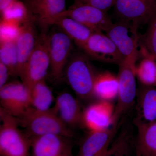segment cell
<instances>
[{
    "label": "cell",
    "instance_id": "6da1fadb",
    "mask_svg": "<svg viewBox=\"0 0 156 156\" xmlns=\"http://www.w3.org/2000/svg\"><path fill=\"white\" fill-rule=\"evenodd\" d=\"M16 118L19 125L25 128L28 136L31 137L50 134L68 138L73 136V131L53 108L40 110L30 107Z\"/></svg>",
    "mask_w": 156,
    "mask_h": 156
},
{
    "label": "cell",
    "instance_id": "7a4b0ae2",
    "mask_svg": "<svg viewBox=\"0 0 156 156\" xmlns=\"http://www.w3.org/2000/svg\"><path fill=\"white\" fill-rule=\"evenodd\" d=\"M0 119L1 156H29L30 139L20 130L17 118L1 108Z\"/></svg>",
    "mask_w": 156,
    "mask_h": 156
},
{
    "label": "cell",
    "instance_id": "3957f363",
    "mask_svg": "<svg viewBox=\"0 0 156 156\" xmlns=\"http://www.w3.org/2000/svg\"><path fill=\"white\" fill-rule=\"evenodd\" d=\"M70 87L78 96L88 99L94 96L93 87L96 74L89 59L82 54L73 56L65 68Z\"/></svg>",
    "mask_w": 156,
    "mask_h": 156
},
{
    "label": "cell",
    "instance_id": "277c9868",
    "mask_svg": "<svg viewBox=\"0 0 156 156\" xmlns=\"http://www.w3.org/2000/svg\"><path fill=\"white\" fill-rule=\"evenodd\" d=\"M136 63L124 59L119 65L118 101L115 108L113 125H118L122 117L134 105L136 92Z\"/></svg>",
    "mask_w": 156,
    "mask_h": 156
},
{
    "label": "cell",
    "instance_id": "5b68a950",
    "mask_svg": "<svg viewBox=\"0 0 156 156\" xmlns=\"http://www.w3.org/2000/svg\"><path fill=\"white\" fill-rule=\"evenodd\" d=\"M50 66L48 35L43 34L37 38L36 43L21 76L22 82L30 90L40 81L45 80Z\"/></svg>",
    "mask_w": 156,
    "mask_h": 156
},
{
    "label": "cell",
    "instance_id": "8992f818",
    "mask_svg": "<svg viewBox=\"0 0 156 156\" xmlns=\"http://www.w3.org/2000/svg\"><path fill=\"white\" fill-rule=\"evenodd\" d=\"M137 27L136 23L122 20L113 23L106 32L124 59L134 63L138 56Z\"/></svg>",
    "mask_w": 156,
    "mask_h": 156
},
{
    "label": "cell",
    "instance_id": "52a82bcc",
    "mask_svg": "<svg viewBox=\"0 0 156 156\" xmlns=\"http://www.w3.org/2000/svg\"><path fill=\"white\" fill-rule=\"evenodd\" d=\"M50 74L54 80H60L68 63L73 48V41L62 31L48 35Z\"/></svg>",
    "mask_w": 156,
    "mask_h": 156
},
{
    "label": "cell",
    "instance_id": "ba28073f",
    "mask_svg": "<svg viewBox=\"0 0 156 156\" xmlns=\"http://www.w3.org/2000/svg\"><path fill=\"white\" fill-rule=\"evenodd\" d=\"M1 108L13 116H20L31 105L30 90L21 82L6 83L0 89Z\"/></svg>",
    "mask_w": 156,
    "mask_h": 156
},
{
    "label": "cell",
    "instance_id": "9c48e42d",
    "mask_svg": "<svg viewBox=\"0 0 156 156\" xmlns=\"http://www.w3.org/2000/svg\"><path fill=\"white\" fill-rule=\"evenodd\" d=\"M58 16L70 17L93 32L106 33L113 24L111 19L105 11L78 3H74Z\"/></svg>",
    "mask_w": 156,
    "mask_h": 156
},
{
    "label": "cell",
    "instance_id": "30bf717a",
    "mask_svg": "<svg viewBox=\"0 0 156 156\" xmlns=\"http://www.w3.org/2000/svg\"><path fill=\"white\" fill-rule=\"evenodd\" d=\"M82 50L95 60L119 65L124 60L122 55L106 34L93 32Z\"/></svg>",
    "mask_w": 156,
    "mask_h": 156
},
{
    "label": "cell",
    "instance_id": "8fae6325",
    "mask_svg": "<svg viewBox=\"0 0 156 156\" xmlns=\"http://www.w3.org/2000/svg\"><path fill=\"white\" fill-rule=\"evenodd\" d=\"M114 7L122 20L138 26L148 23L156 15V0H116Z\"/></svg>",
    "mask_w": 156,
    "mask_h": 156
},
{
    "label": "cell",
    "instance_id": "7c38bea8",
    "mask_svg": "<svg viewBox=\"0 0 156 156\" xmlns=\"http://www.w3.org/2000/svg\"><path fill=\"white\" fill-rule=\"evenodd\" d=\"M68 137L56 134H47L31 137L32 156H66L72 154Z\"/></svg>",
    "mask_w": 156,
    "mask_h": 156
},
{
    "label": "cell",
    "instance_id": "4fadbf2b",
    "mask_svg": "<svg viewBox=\"0 0 156 156\" xmlns=\"http://www.w3.org/2000/svg\"><path fill=\"white\" fill-rule=\"evenodd\" d=\"M23 3L30 17L43 28L66 10V0H23Z\"/></svg>",
    "mask_w": 156,
    "mask_h": 156
},
{
    "label": "cell",
    "instance_id": "5bb4252c",
    "mask_svg": "<svg viewBox=\"0 0 156 156\" xmlns=\"http://www.w3.org/2000/svg\"><path fill=\"white\" fill-rule=\"evenodd\" d=\"M114 110L109 101H101L92 104L83 112L82 122L90 131L107 129L113 126Z\"/></svg>",
    "mask_w": 156,
    "mask_h": 156
},
{
    "label": "cell",
    "instance_id": "9a60e30c",
    "mask_svg": "<svg viewBox=\"0 0 156 156\" xmlns=\"http://www.w3.org/2000/svg\"><path fill=\"white\" fill-rule=\"evenodd\" d=\"M31 17L21 26L19 36L15 41L18 61V74L21 77L30 56L33 51L37 38Z\"/></svg>",
    "mask_w": 156,
    "mask_h": 156
},
{
    "label": "cell",
    "instance_id": "2e32d148",
    "mask_svg": "<svg viewBox=\"0 0 156 156\" xmlns=\"http://www.w3.org/2000/svg\"><path fill=\"white\" fill-rule=\"evenodd\" d=\"M137 128L135 145L136 156H156V120L144 122L135 119Z\"/></svg>",
    "mask_w": 156,
    "mask_h": 156
},
{
    "label": "cell",
    "instance_id": "e0dca14e",
    "mask_svg": "<svg viewBox=\"0 0 156 156\" xmlns=\"http://www.w3.org/2000/svg\"><path fill=\"white\" fill-rule=\"evenodd\" d=\"M118 125L101 131H90L81 143L79 156L94 155L110 145Z\"/></svg>",
    "mask_w": 156,
    "mask_h": 156
},
{
    "label": "cell",
    "instance_id": "ac0fdd59",
    "mask_svg": "<svg viewBox=\"0 0 156 156\" xmlns=\"http://www.w3.org/2000/svg\"><path fill=\"white\" fill-rule=\"evenodd\" d=\"M53 108L68 127H74L82 122L83 112L80 104L68 92H63L57 96Z\"/></svg>",
    "mask_w": 156,
    "mask_h": 156
},
{
    "label": "cell",
    "instance_id": "d6986e66",
    "mask_svg": "<svg viewBox=\"0 0 156 156\" xmlns=\"http://www.w3.org/2000/svg\"><path fill=\"white\" fill-rule=\"evenodd\" d=\"M56 25L82 49L93 31L70 17L58 16L51 20L49 26Z\"/></svg>",
    "mask_w": 156,
    "mask_h": 156
},
{
    "label": "cell",
    "instance_id": "ffe728a7",
    "mask_svg": "<svg viewBox=\"0 0 156 156\" xmlns=\"http://www.w3.org/2000/svg\"><path fill=\"white\" fill-rule=\"evenodd\" d=\"M137 116L136 118L144 122L156 120V89L143 86L138 92Z\"/></svg>",
    "mask_w": 156,
    "mask_h": 156
},
{
    "label": "cell",
    "instance_id": "44dd1931",
    "mask_svg": "<svg viewBox=\"0 0 156 156\" xmlns=\"http://www.w3.org/2000/svg\"><path fill=\"white\" fill-rule=\"evenodd\" d=\"M119 83L117 76L109 72L96 74L94 87V96L101 101H109L117 97Z\"/></svg>",
    "mask_w": 156,
    "mask_h": 156
},
{
    "label": "cell",
    "instance_id": "7402d4cb",
    "mask_svg": "<svg viewBox=\"0 0 156 156\" xmlns=\"http://www.w3.org/2000/svg\"><path fill=\"white\" fill-rule=\"evenodd\" d=\"M133 130L131 124L124 126L103 156H130L134 142Z\"/></svg>",
    "mask_w": 156,
    "mask_h": 156
},
{
    "label": "cell",
    "instance_id": "603a6c76",
    "mask_svg": "<svg viewBox=\"0 0 156 156\" xmlns=\"http://www.w3.org/2000/svg\"><path fill=\"white\" fill-rule=\"evenodd\" d=\"M31 105L40 110L50 108L53 101V93L47 86L45 80L37 83L30 89Z\"/></svg>",
    "mask_w": 156,
    "mask_h": 156
},
{
    "label": "cell",
    "instance_id": "cb8c5ba5",
    "mask_svg": "<svg viewBox=\"0 0 156 156\" xmlns=\"http://www.w3.org/2000/svg\"><path fill=\"white\" fill-rule=\"evenodd\" d=\"M154 58L145 56L135 69L136 76L143 86H156V62Z\"/></svg>",
    "mask_w": 156,
    "mask_h": 156
},
{
    "label": "cell",
    "instance_id": "d4e9b609",
    "mask_svg": "<svg viewBox=\"0 0 156 156\" xmlns=\"http://www.w3.org/2000/svg\"><path fill=\"white\" fill-rule=\"evenodd\" d=\"M0 62L8 67L10 76H19L18 56L15 41L1 42Z\"/></svg>",
    "mask_w": 156,
    "mask_h": 156
},
{
    "label": "cell",
    "instance_id": "484cf974",
    "mask_svg": "<svg viewBox=\"0 0 156 156\" xmlns=\"http://www.w3.org/2000/svg\"><path fill=\"white\" fill-rule=\"evenodd\" d=\"M2 20L21 25L31 17L23 2L15 0L1 13Z\"/></svg>",
    "mask_w": 156,
    "mask_h": 156
},
{
    "label": "cell",
    "instance_id": "4316f807",
    "mask_svg": "<svg viewBox=\"0 0 156 156\" xmlns=\"http://www.w3.org/2000/svg\"><path fill=\"white\" fill-rule=\"evenodd\" d=\"M146 32L143 38V48L147 56L156 61V15L148 23Z\"/></svg>",
    "mask_w": 156,
    "mask_h": 156
},
{
    "label": "cell",
    "instance_id": "83f0119b",
    "mask_svg": "<svg viewBox=\"0 0 156 156\" xmlns=\"http://www.w3.org/2000/svg\"><path fill=\"white\" fill-rule=\"evenodd\" d=\"M21 26L1 19L0 42L16 41L20 33Z\"/></svg>",
    "mask_w": 156,
    "mask_h": 156
},
{
    "label": "cell",
    "instance_id": "f1b7e54d",
    "mask_svg": "<svg viewBox=\"0 0 156 156\" xmlns=\"http://www.w3.org/2000/svg\"><path fill=\"white\" fill-rule=\"evenodd\" d=\"M116 1V0H75L74 3L88 5L106 12L114 6Z\"/></svg>",
    "mask_w": 156,
    "mask_h": 156
},
{
    "label": "cell",
    "instance_id": "f546056e",
    "mask_svg": "<svg viewBox=\"0 0 156 156\" xmlns=\"http://www.w3.org/2000/svg\"><path fill=\"white\" fill-rule=\"evenodd\" d=\"M9 75L10 74L8 67L0 62V89L7 83L6 82Z\"/></svg>",
    "mask_w": 156,
    "mask_h": 156
},
{
    "label": "cell",
    "instance_id": "4dcf8cb0",
    "mask_svg": "<svg viewBox=\"0 0 156 156\" xmlns=\"http://www.w3.org/2000/svg\"><path fill=\"white\" fill-rule=\"evenodd\" d=\"M15 0H0V11L1 13L7 9Z\"/></svg>",
    "mask_w": 156,
    "mask_h": 156
},
{
    "label": "cell",
    "instance_id": "1f68e13d",
    "mask_svg": "<svg viewBox=\"0 0 156 156\" xmlns=\"http://www.w3.org/2000/svg\"><path fill=\"white\" fill-rule=\"evenodd\" d=\"M66 156H73L72 154H69V155H68Z\"/></svg>",
    "mask_w": 156,
    "mask_h": 156
}]
</instances>
